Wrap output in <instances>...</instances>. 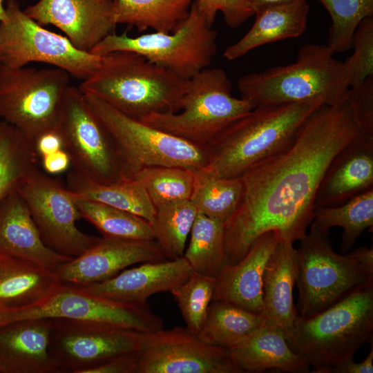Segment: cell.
<instances>
[{"label": "cell", "mask_w": 373, "mask_h": 373, "mask_svg": "<svg viewBox=\"0 0 373 373\" xmlns=\"http://www.w3.org/2000/svg\"><path fill=\"white\" fill-rule=\"evenodd\" d=\"M328 11L332 23L327 45L334 53L352 48L353 35L358 23L373 16V0H319Z\"/></svg>", "instance_id": "obj_38"}, {"label": "cell", "mask_w": 373, "mask_h": 373, "mask_svg": "<svg viewBox=\"0 0 373 373\" xmlns=\"http://www.w3.org/2000/svg\"><path fill=\"white\" fill-rule=\"evenodd\" d=\"M145 189L155 206L189 200L194 170L179 166H155L138 171L133 177Z\"/></svg>", "instance_id": "obj_37"}, {"label": "cell", "mask_w": 373, "mask_h": 373, "mask_svg": "<svg viewBox=\"0 0 373 373\" xmlns=\"http://www.w3.org/2000/svg\"><path fill=\"white\" fill-rule=\"evenodd\" d=\"M188 80L138 53L116 51L104 55L99 68L78 88L139 119L178 112Z\"/></svg>", "instance_id": "obj_4"}, {"label": "cell", "mask_w": 373, "mask_h": 373, "mask_svg": "<svg viewBox=\"0 0 373 373\" xmlns=\"http://www.w3.org/2000/svg\"><path fill=\"white\" fill-rule=\"evenodd\" d=\"M73 197L82 218L95 226L102 236L154 240L151 224L142 218L99 202Z\"/></svg>", "instance_id": "obj_35"}, {"label": "cell", "mask_w": 373, "mask_h": 373, "mask_svg": "<svg viewBox=\"0 0 373 373\" xmlns=\"http://www.w3.org/2000/svg\"><path fill=\"white\" fill-rule=\"evenodd\" d=\"M309 232L299 240L297 251V311L310 316L334 304L354 287L370 278L347 254H337L329 231L311 223Z\"/></svg>", "instance_id": "obj_11"}, {"label": "cell", "mask_w": 373, "mask_h": 373, "mask_svg": "<svg viewBox=\"0 0 373 373\" xmlns=\"http://www.w3.org/2000/svg\"><path fill=\"white\" fill-rule=\"evenodd\" d=\"M137 351L116 356L90 370L87 373H136Z\"/></svg>", "instance_id": "obj_43"}, {"label": "cell", "mask_w": 373, "mask_h": 373, "mask_svg": "<svg viewBox=\"0 0 373 373\" xmlns=\"http://www.w3.org/2000/svg\"><path fill=\"white\" fill-rule=\"evenodd\" d=\"M6 15L5 6H3V0H0V23Z\"/></svg>", "instance_id": "obj_49"}, {"label": "cell", "mask_w": 373, "mask_h": 373, "mask_svg": "<svg viewBox=\"0 0 373 373\" xmlns=\"http://www.w3.org/2000/svg\"><path fill=\"white\" fill-rule=\"evenodd\" d=\"M184 258L194 272L216 278L225 264L224 224L198 213Z\"/></svg>", "instance_id": "obj_34"}, {"label": "cell", "mask_w": 373, "mask_h": 373, "mask_svg": "<svg viewBox=\"0 0 373 373\" xmlns=\"http://www.w3.org/2000/svg\"><path fill=\"white\" fill-rule=\"evenodd\" d=\"M67 188L76 198L99 202L128 211L150 224L154 220L156 209L144 186L135 179L102 184L72 170L67 176Z\"/></svg>", "instance_id": "obj_28"}, {"label": "cell", "mask_w": 373, "mask_h": 373, "mask_svg": "<svg viewBox=\"0 0 373 373\" xmlns=\"http://www.w3.org/2000/svg\"><path fill=\"white\" fill-rule=\"evenodd\" d=\"M231 82L219 68H205L188 80L180 110L153 113L142 122L193 144L208 146L254 107L232 95Z\"/></svg>", "instance_id": "obj_6"}, {"label": "cell", "mask_w": 373, "mask_h": 373, "mask_svg": "<svg viewBox=\"0 0 373 373\" xmlns=\"http://www.w3.org/2000/svg\"><path fill=\"white\" fill-rule=\"evenodd\" d=\"M84 94L115 142L122 162L123 180L132 179L138 171L149 166L197 170L207 165V146L191 143L152 127L94 95Z\"/></svg>", "instance_id": "obj_8"}, {"label": "cell", "mask_w": 373, "mask_h": 373, "mask_svg": "<svg viewBox=\"0 0 373 373\" xmlns=\"http://www.w3.org/2000/svg\"><path fill=\"white\" fill-rule=\"evenodd\" d=\"M215 286L216 278L193 271L186 281L170 291L186 327L193 333L198 334L205 321Z\"/></svg>", "instance_id": "obj_39"}, {"label": "cell", "mask_w": 373, "mask_h": 373, "mask_svg": "<svg viewBox=\"0 0 373 373\" xmlns=\"http://www.w3.org/2000/svg\"><path fill=\"white\" fill-rule=\"evenodd\" d=\"M50 319L0 326V373H57L49 352Z\"/></svg>", "instance_id": "obj_22"}, {"label": "cell", "mask_w": 373, "mask_h": 373, "mask_svg": "<svg viewBox=\"0 0 373 373\" xmlns=\"http://www.w3.org/2000/svg\"><path fill=\"white\" fill-rule=\"evenodd\" d=\"M136 373H240L229 350L211 345L186 327L144 333Z\"/></svg>", "instance_id": "obj_16"}, {"label": "cell", "mask_w": 373, "mask_h": 373, "mask_svg": "<svg viewBox=\"0 0 373 373\" xmlns=\"http://www.w3.org/2000/svg\"><path fill=\"white\" fill-rule=\"evenodd\" d=\"M373 336V280L362 283L323 311L298 314L287 341L314 373H330Z\"/></svg>", "instance_id": "obj_3"}, {"label": "cell", "mask_w": 373, "mask_h": 373, "mask_svg": "<svg viewBox=\"0 0 373 373\" xmlns=\"http://www.w3.org/2000/svg\"><path fill=\"white\" fill-rule=\"evenodd\" d=\"M44 170L50 175H57L68 169L71 160L64 149L46 155L40 158Z\"/></svg>", "instance_id": "obj_45"}, {"label": "cell", "mask_w": 373, "mask_h": 373, "mask_svg": "<svg viewBox=\"0 0 373 373\" xmlns=\"http://www.w3.org/2000/svg\"><path fill=\"white\" fill-rule=\"evenodd\" d=\"M280 240L277 231H267L254 241L240 260L233 265L224 264L216 278L211 301L229 302L262 314V276L267 262Z\"/></svg>", "instance_id": "obj_20"}, {"label": "cell", "mask_w": 373, "mask_h": 373, "mask_svg": "<svg viewBox=\"0 0 373 373\" xmlns=\"http://www.w3.org/2000/svg\"><path fill=\"white\" fill-rule=\"evenodd\" d=\"M193 272L191 265L182 256L174 260L142 262L139 266L123 269L109 279L78 287L105 299L144 305L150 296L170 292L186 281Z\"/></svg>", "instance_id": "obj_19"}, {"label": "cell", "mask_w": 373, "mask_h": 373, "mask_svg": "<svg viewBox=\"0 0 373 373\" xmlns=\"http://www.w3.org/2000/svg\"><path fill=\"white\" fill-rule=\"evenodd\" d=\"M70 77L57 67L0 66V118L33 142L57 126Z\"/></svg>", "instance_id": "obj_10"}, {"label": "cell", "mask_w": 373, "mask_h": 373, "mask_svg": "<svg viewBox=\"0 0 373 373\" xmlns=\"http://www.w3.org/2000/svg\"><path fill=\"white\" fill-rule=\"evenodd\" d=\"M355 260L373 278V249L372 247H361L346 254Z\"/></svg>", "instance_id": "obj_47"}, {"label": "cell", "mask_w": 373, "mask_h": 373, "mask_svg": "<svg viewBox=\"0 0 373 373\" xmlns=\"http://www.w3.org/2000/svg\"><path fill=\"white\" fill-rule=\"evenodd\" d=\"M193 0L186 17L169 33L153 32L131 37L112 32L90 52L104 56L116 51L138 53L177 76L189 79L209 67L217 52V32Z\"/></svg>", "instance_id": "obj_7"}, {"label": "cell", "mask_w": 373, "mask_h": 373, "mask_svg": "<svg viewBox=\"0 0 373 373\" xmlns=\"http://www.w3.org/2000/svg\"><path fill=\"white\" fill-rule=\"evenodd\" d=\"M297 278V251L293 242L280 240L269 257L262 276L263 316L280 327L286 338L298 314L293 290Z\"/></svg>", "instance_id": "obj_24"}, {"label": "cell", "mask_w": 373, "mask_h": 373, "mask_svg": "<svg viewBox=\"0 0 373 373\" xmlns=\"http://www.w3.org/2000/svg\"><path fill=\"white\" fill-rule=\"evenodd\" d=\"M309 6L306 0L270 6L255 12L248 32L223 53L232 61L262 45L300 37L307 27Z\"/></svg>", "instance_id": "obj_27"}, {"label": "cell", "mask_w": 373, "mask_h": 373, "mask_svg": "<svg viewBox=\"0 0 373 373\" xmlns=\"http://www.w3.org/2000/svg\"><path fill=\"white\" fill-rule=\"evenodd\" d=\"M243 192L240 176L220 178L204 167L194 170L189 200L198 213L224 224L239 207Z\"/></svg>", "instance_id": "obj_31"}, {"label": "cell", "mask_w": 373, "mask_h": 373, "mask_svg": "<svg viewBox=\"0 0 373 373\" xmlns=\"http://www.w3.org/2000/svg\"><path fill=\"white\" fill-rule=\"evenodd\" d=\"M312 224L323 230H329L334 227H341L343 231L340 251L347 252L365 229H372L373 189L359 193L341 204L315 209Z\"/></svg>", "instance_id": "obj_33"}, {"label": "cell", "mask_w": 373, "mask_h": 373, "mask_svg": "<svg viewBox=\"0 0 373 373\" xmlns=\"http://www.w3.org/2000/svg\"><path fill=\"white\" fill-rule=\"evenodd\" d=\"M262 314L233 303L211 301L205 321L198 335L207 344L231 350L258 329L265 321Z\"/></svg>", "instance_id": "obj_30"}, {"label": "cell", "mask_w": 373, "mask_h": 373, "mask_svg": "<svg viewBox=\"0 0 373 373\" xmlns=\"http://www.w3.org/2000/svg\"><path fill=\"white\" fill-rule=\"evenodd\" d=\"M27 205L46 245L70 258L80 256L100 238L81 231L76 222L82 218L74 198L57 179L39 169L17 191Z\"/></svg>", "instance_id": "obj_15"}, {"label": "cell", "mask_w": 373, "mask_h": 373, "mask_svg": "<svg viewBox=\"0 0 373 373\" xmlns=\"http://www.w3.org/2000/svg\"><path fill=\"white\" fill-rule=\"evenodd\" d=\"M23 10L39 24L59 28L75 47L87 52L117 26L112 0H39Z\"/></svg>", "instance_id": "obj_18"}, {"label": "cell", "mask_w": 373, "mask_h": 373, "mask_svg": "<svg viewBox=\"0 0 373 373\" xmlns=\"http://www.w3.org/2000/svg\"><path fill=\"white\" fill-rule=\"evenodd\" d=\"M67 318L94 321L149 333L164 328L162 318L148 305L122 303L91 295L64 283L42 302L0 312V326L25 319Z\"/></svg>", "instance_id": "obj_14"}, {"label": "cell", "mask_w": 373, "mask_h": 373, "mask_svg": "<svg viewBox=\"0 0 373 373\" xmlns=\"http://www.w3.org/2000/svg\"><path fill=\"white\" fill-rule=\"evenodd\" d=\"M35 149L41 157L64 149V143L58 124L56 127L39 135L33 141Z\"/></svg>", "instance_id": "obj_44"}, {"label": "cell", "mask_w": 373, "mask_h": 373, "mask_svg": "<svg viewBox=\"0 0 373 373\" xmlns=\"http://www.w3.org/2000/svg\"><path fill=\"white\" fill-rule=\"evenodd\" d=\"M50 320L49 352L57 373H87L119 354L137 351L144 333L88 320Z\"/></svg>", "instance_id": "obj_13"}, {"label": "cell", "mask_w": 373, "mask_h": 373, "mask_svg": "<svg viewBox=\"0 0 373 373\" xmlns=\"http://www.w3.org/2000/svg\"><path fill=\"white\" fill-rule=\"evenodd\" d=\"M213 24L218 12H221L225 23L236 28L246 21L254 12L247 0H194Z\"/></svg>", "instance_id": "obj_41"}, {"label": "cell", "mask_w": 373, "mask_h": 373, "mask_svg": "<svg viewBox=\"0 0 373 373\" xmlns=\"http://www.w3.org/2000/svg\"><path fill=\"white\" fill-rule=\"evenodd\" d=\"M58 127L73 170L102 184L123 180L122 162L115 142L79 88L68 87Z\"/></svg>", "instance_id": "obj_12"}, {"label": "cell", "mask_w": 373, "mask_h": 373, "mask_svg": "<svg viewBox=\"0 0 373 373\" xmlns=\"http://www.w3.org/2000/svg\"><path fill=\"white\" fill-rule=\"evenodd\" d=\"M373 372V345L361 363H356L353 358L347 359L332 369L330 373H372Z\"/></svg>", "instance_id": "obj_46"}, {"label": "cell", "mask_w": 373, "mask_h": 373, "mask_svg": "<svg viewBox=\"0 0 373 373\" xmlns=\"http://www.w3.org/2000/svg\"><path fill=\"white\" fill-rule=\"evenodd\" d=\"M33 142L5 121L0 122V206L38 170Z\"/></svg>", "instance_id": "obj_32"}, {"label": "cell", "mask_w": 373, "mask_h": 373, "mask_svg": "<svg viewBox=\"0 0 373 373\" xmlns=\"http://www.w3.org/2000/svg\"><path fill=\"white\" fill-rule=\"evenodd\" d=\"M230 352L240 372H310L309 366L289 347L284 331L267 319Z\"/></svg>", "instance_id": "obj_25"}, {"label": "cell", "mask_w": 373, "mask_h": 373, "mask_svg": "<svg viewBox=\"0 0 373 373\" xmlns=\"http://www.w3.org/2000/svg\"><path fill=\"white\" fill-rule=\"evenodd\" d=\"M323 102L260 105L238 119L208 146L206 169L220 178L240 177L247 169L290 146L309 115Z\"/></svg>", "instance_id": "obj_2"}, {"label": "cell", "mask_w": 373, "mask_h": 373, "mask_svg": "<svg viewBox=\"0 0 373 373\" xmlns=\"http://www.w3.org/2000/svg\"><path fill=\"white\" fill-rule=\"evenodd\" d=\"M250 7L255 12L274 6L294 2L298 0H247Z\"/></svg>", "instance_id": "obj_48"}, {"label": "cell", "mask_w": 373, "mask_h": 373, "mask_svg": "<svg viewBox=\"0 0 373 373\" xmlns=\"http://www.w3.org/2000/svg\"><path fill=\"white\" fill-rule=\"evenodd\" d=\"M166 259L155 240L102 236L82 254L63 264L55 274L62 283L84 287L109 279L130 265Z\"/></svg>", "instance_id": "obj_17"}, {"label": "cell", "mask_w": 373, "mask_h": 373, "mask_svg": "<svg viewBox=\"0 0 373 373\" xmlns=\"http://www.w3.org/2000/svg\"><path fill=\"white\" fill-rule=\"evenodd\" d=\"M61 284L54 271L28 260L0 254V312L35 305Z\"/></svg>", "instance_id": "obj_26"}, {"label": "cell", "mask_w": 373, "mask_h": 373, "mask_svg": "<svg viewBox=\"0 0 373 373\" xmlns=\"http://www.w3.org/2000/svg\"><path fill=\"white\" fill-rule=\"evenodd\" d=\"M354 52L343 61L349 88L361 84L373 76V16L364 18L356 28L352 41Z\"/></svg>", "instance_id": "obj_40"}, {"label": "cell", "mask_w": 373, "mask_h": 373, "mask_svg": "<svg viewBox=\"0 0 373 373\" xmlns=\"http://www.w3.org/2000/svg\"><path fill=\"white\" fill-rule=\"evenodd\" d=\"M116 24L169 33L189 14L193 0H112Z\"/></svg>", "instance_id": "obj_29"}, {"label": "cell", "mask_w": 373, "mask_h": 373, "mask_svg": "<svg viewBox=\"0 0 373 373\" xmlns=\"http://www.w3.org/2000/svg\"><path fill=\"white\" fill-rule=\"evenodd\" d=\"M346 100L362 133L373 136V76L358 86L349 88Z\"/></svg>", "instance_id": "obj_42"}, {"label": "cell", "mask_w": 373, "mask_h": 373, "mask_svg": "<svg viewBox=\"0 0 373 373\" xmlns=\"http://www.w3.org/2000/svg\"><path fill=\"white\" fill-rule=\"evenodd\" d=\"M334 55L327 44H305L300 48L295 62L240 77L241 97L254 107L314 98L321 99L323 104H339L346 100L349 87L343 61Z\"/></svg>", "instance_id": "obj_5"}, {"label": "cell", "mask_w": 373, "mask_h": 373, "mask_svg": "<svg viewBox=\"0 0 373 373\" xmlns=\"http://www.w3.org/2000/svg\"><path fill=\"white\" fill-rule=\"evenodd\" d=\"M155 209V216L151 224L154 240L166 259L182 257L197 210L189 200L171 202Z\"/></svg>", "instance_id": "obj_36"}, {"label": "cell", "mask_w": 373, "mask_h": 373, "mask_svg": "<svg viewBox=\"0 0 373 373\" xmlns=\"http://www.w3.org/2000/svg\"><path fill=\"white\" fill-rule=\"evenodd\" d=\"M5 10L0 23V66L18 68L41 62L82 81L101 66L103 56L81 50L67 37L44 28L26 15L18 0H6Z\"/></svg>", "instance_id": "obj_9"}, {"label": "cell", "mask_w": 373, "mask_h": 373, "mask_svg": "<svg viewBox=\"0 0 373 373\" xmlns=\"http://www.w3.org/2000/svg\"><path fill=\"white\" fill-rule=\"evenodd\" d=\"M0 254L28 260L54 272L73 258L46 245L17 191L8 195L0 206Z\"/></svg>", "instance_id": "obj_23"}, {"label": "cell", "mask_w": 373, "mask_h": 373, "mask_svg": "<svg viewBox=\"0 0 373 373\" xmlns=\"http://www.w3.org/2000/svg\"><path fill=\"white\" fill-rule=\"evenodd\" d=\"M373 189V136L362 134L329 164L317 190L314 209L341 204Z\"/></svg>", "instance_id": "obj_21"}, {"label": "cell", "mask_w": 373, "mask_h": 373, "mask_svg": "<svg viewBox=\"0 0 373 373\" xmlns=\"http://www.w3.org/2000/svg\"><path fill=\"white\" fill-rule=\"evenodd\" d=\"M363 134L348 102L321 104L293 144L240 176L241 202L224 224L225 264H235L263 233L299 240L311 224L321 182L334 157Z\"/></svg>", "instance_id": "obj_1"}]
</instances>
